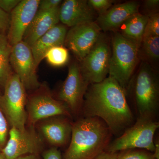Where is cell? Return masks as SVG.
<instances>
[{
	"label": "cell",
	"mask_w": 159,
	"mask_h": 159,
	"mask_svg": "<svg viewBox=\"0 0 159 159\" xmlns=\"http://www.w3.org/2000/svg\"><path fill=\"white\" fill-rule=\"evenodd\" d=\"M80 117L101 119L116 138L121 135L136 121L126 93L116 80L110 76L101 82L89 86Z\"/></svg>",
	"instance_id": "obj_1"
},
{
	"label": "cell",
	"mask_w": 159,
	"mask_h": 159,
	"mask_svg": "<svg viewBox=\"0 0 159 159\" xmlns=\"http://www.w3.org/2000/svg\"><path fill=\"white\" fill-rule=\"evenodd\" d=\"M113 136L101 119L79 117L73 122L70 141L62 159H95L105 151Z\"/></svg>",
	"instance_id": "obj_2"
},
{
	"label": "cell",
	"mask_w": 159,
	"mask_h": 159,
	"mask_svg": "<svg viewBox=\"0 0 159 159\" xmlns=\"http://www.w3.org/2000/svg\"><path fill=\"white\" fill-rule=\"evenodd\" d=\"M126 93L131 98L136 119L158 120L159 111V79L156 71L147 61H142L132 77Z\"/></svg>",
	"instance_id": "obj_3"
},
{
	"label": "cell",
	"mask_w": 159,
	"mask_h": 159,
	"mask_svg": "<svg viewBox=\"0 0 159 159\" xmlns=\"http://www.w3.org/2000/svg\"><path fill=\"white\" fill-rule=\"evenodd\" d=\"M111 48L108 76L116 80L126 93L139 61L140 47L119 32H115Z\"/></svg>",
	"instance_id": "obj_4"
},
{
	"label": "cell",
	"mask_w": 159,
	"mask_h": 159,
	"mask_svg": "<svg viewBox=\"0 0 159 159\" xmlns=\"http://www.w3.org/2000/svg\"><path fill=\"white\" fill-rule=\"evenodd\" d=\"M159 127L158 120L139 118L120 136L111 141L105 151L118 152L130 149L154 151V136Z\"/></svg>",
	"instance_id": "obj_5"
},
{
	"label": "cell",
	"mask_w": 159,
	"mask_h": 159,
	"mask_svg": "<svg viewBox=\"0 0 159 159\" xmlns=\"http://www.w3.org/2000/svg\"><path fill=\"white\" fill-rule=\"evenodd\" d=\"M0 96V110L11 127L23 129L27 123L26 90L19 77L13 73Z\"/></svg>",
	"instance_id": "obj_6"
},
{
	"label": "cell",
	"mask_w": 159,
	"mask_h": 159,
	"mask_svg": "<svg viewBox=\"0 0 159 159\" xmlns=\"http://www.w3.org/2000/svg\"><path fill=\"white\" fill-rule=\"evenodd\" d=\"M32 92L27 97L26 125L34 126L40 120L60 115L74 119L67 107L52 96L47 85L41 84L38 89Z\"/></svg>",
	"instance_id": "obj_7"
},
{
	"label": "cell",
	"mask_w": 159,
	"mask_h": 159,
	"mask_svg": "<svg viewBox=\"0 0 159 159\" xmlns=\"http://www.w3.org/2000/svg\"><path fill=\"white\" fill-rule=\"evenodd\" d=\"M110 44L101 34L93 48L79 64L80 72L89 84L98 83L107 77L111 55Z\"/></svg>",
	"instance_id": "obj_8"
},
{
	"label": "cell",
	"mask_w": 159,
	"mask_h": 159,
	"mask_svg": "<svg viewBox=\"0 0 159 159\" xmlns=\"http://www.w3.org/2000/svg\"><path fill=\"white\" fill-rule=\"evenodd\" d=\"M45 143L34 126L23 129L11 127L6 146L2 151L6 159H13L25 155H41Z\"/></svg>",
	"instance_id": "obj_9"
},
{
	"label": "cell",
	"mask_w": 159,
	"mask_h": 159,
	"mask_svg": "<svg viewBox=\"0 0 159 159\" xmlns=\"http://www.w3.org/2000/svg\"><path fill=\"white\" fill-rule=\"evenodd\" d=\"M89 85L83 77L79 63H72L56 99L67 107L73 119L80 116L84 95Z\"/></svg>",
	"instance_id": "obj_10"
},
{
	"label": "cell",
	"mask_w": 159,
	"mask_h": 159,
	"mask_svg": "<svg viewBox=\"0 0 159 159\" xmlns=\"http://www.w3.org/2000/svg\"><path fill=\"white\" fill-rule=\"evenodd\" d=\"M11 68L26 90L33 91L40 86L31 48L21 41L12 46L10 57Z\"/></svg>",
	"instance_id": "obj_11"
},
{
	"label": "cell",
	"mask_w": 159,
	"mask_h": 159,
	"mask_svg": "<svg viewBox=\"0 0 159 159\" xmlns=\"http://www.w3.org/2000/svg\"><path fill=\"white\" fill-rule=\"evenodd\" d=\"M73 122L70 117L60 115L40 120L34 127L45 144L59 149L69 145Z\"/></svg>",
	"instance_id": "obj_12"
},
{
	"label": "cell",
	"mask_w": 159,
	"mask_h": 159,
	"mask_svg": "<svg viewBox=\"0 0 159 159\" xmlns=\"http://www.w3.org/2000/svg\"><path fill=\"white\" fill-rule=\"evenodd\" d=\"M101 31L95 22L74 26L67 32L64 44L80 61L97 42Z\"/></svg>",
	"instance_id": "obj_13"
},
{
	"label": "cell",
	"mask_w": 159,
	"mask_h": 159,
	"mask_svg": "<svg viewBox=\"0 0 159 159\" xmlns=\"http://www.w3.org/2000/svg\"><path fill=\"white\" fill-rule=\"evenodd\" d=\"M39 0H23L10 14L7 38L13 46L22 41L24 34L38 10Z\"/></svg>",
	"instance_id": "obj_14"
},
{
	"label": "cell",
	"mask_w": 159,
	"mask_h": 159,
	"mask_svg": "<svg viewBox=\"0 0 159 159\" xmlns=\"http://www.w3.org/2000/svg\"><path fill=\"white\" fill-rule=\"evenodd\" d=\"M94 16V10L86 0H66L60 7V21L71 28L93 22Z\"/></svg>",
	"instance_id": "obj_15"
},
{
	"label": "cell",
	"mask_w": 159,
	"mask_h": 159,
	"mask_svg": "<svg viewBox=\"0 0 159 159\" xmlns=\"http://www.w3.org/2000/svg\"><path fill=\"white\" fill-rule=\"evenodd\" d=\"M139 3L134 1L118 4L99 15L96 23L101 30L115 31L132 16L138 13Z\"/></svg>",
	"instance_id": "obj_16"
},
{
	"label": "cell",
	"mask_w": 159,
	"mask_h": 159,
	"mask_svg": "<svg viewBox=\"0 0 159 159\" xmlns=\"http://www.w3.org/2000/svg\"><path fill=\"white\" fill-rule=\"evenodd\" d=\"M60 7L48 11L38 10L24 34L22 41L31 47L39 38L59 23Z\"/></svg>",
	"instance_id": "obj_17"
},
{
	"label": "cell",
	"mask_w": 159,
	"mask_h": 159,
	"mask_svg": "<svg viewBox=\"0 0 159 159\" xmlns=\"http://www.w3.org/2000/svg\"><path fill=\"white\" fill-rule=\"evenodd\" d=\"M67 32L65 25L57 24L39 38L30 47L36 67L44 59L46 54L50 49L64 44Z\"/></svg>",
	"instance_id": "obj_18"
},
{
	"label": "cell",
	"mask_w": 159,
	"mask_h": 159,
	"mask_svg": "<svg viewBox=\"0 0 159 159\" xmlns=\"http://www.w3.org/2000/svg\"><path fill=\"white\" fill-rule=\"evenodd\" d=\"M148 19V15L136 13L123 23L119 33L140 48Z\"/></svg>",
	"instance_id": "obj_19"
},
{
	"label": "cell",
	"mask_w": 159,
	"mask_h": 159,
	"mask_svg": "<svg viewBox=\"0 0 159 159\" xmlns=\"http://www.w3.org/2000/svg\"><path fill=\"white\" fill-rule=\"evenodd\" d=\"M11 49L7 36L0 34V88L3 89L13 74L10 61Z\"/></svg>",
	"instance_id": "obj_20"
},
{
	"label": "cell",
	"mask_w": 159,
	"mask_h": 159,
	"mask_svg": "<svg viewBox=\"0 0 159 159\" xmlns=\"http://www.w3.org/2000/svg\"><path fill=\"white\" fill-rule=\"evenodd\" d=\"M139 51H142L149 61H157L159 58V36L143 38Z\"/></svg>",
	"instance_id": "obj_21"
},
{
	"label": "cell",
	"mask_w": 159,
	"mask_h": 159,
	"mask_svg": "<svg viewBox=\"0 0 159 159\" xmlns=\"http://www.w3.org/2000/svg\"><path fill=\"white\" fill-rule=\"evenodd\" d=\"M45 58L51 66L55 67L62 66L68 61V51L63 46H56L47 52Z\"/></svg>",
	"instance_id": "obj_22"
},
{
	"label": "cell",
	"mask_w": 159,
	"mask_h": 159,
	"mask_svg": "<svg viewBox=\"0 0 159 159\" xmlns=\"http://www.w3.org/2000/svg\"><path fill=\"white\" fill-rule=\"evenodd\" d=\"M117 159H156L153 153L143 149H126L119 152Z\"/></svg>",
	"instance_id": "obj_23"
},
{
	"label": "cell",
	"mask_w": 159,
	"mask_h": 159,
	"mask_svg": "<svg viewBox=\"0 0 159 159\" xmlns=\"http://www.w3.org/2000/svg\"><path fill=\"white\" fill-rule=\"evenodd\" d=\"M148 16V20L145 27L143 38L159 36L158 12L152 13Z\"/></svg>",
	"instance_id": "obj_24"
},
{
	"label": "cell",
	"mask_w": 159,
	"mask_h": 159,
	"mask_svg": "<svg viewBox=\"0 0 159 159\" xmlns=\"http://www.w3.org/2000/svg\"><path fill=\"white\" fill-rule=\"evenodd\" d=\"M10 128L7 119L0 110V152H2L6 146Z\"/></svg>",
	"instance_id": "obj_25"
},
{
	"label": "cell",
	"mask_w": 159,
	"mask_h": 159,
	"mask_svg": "<svg viewBox=\"0 0 159 159\" xmlns=\"http://www.w3.org/2000/svg\"><path fill=\"white\" fill-rule=\"evenodd\" d=\"M89 6L93 10L99 13V15L104 13L110 9L114 1L111 0H89Z\"/></svg>",
	"instance_id": "obj_26"
},
{
	"label": "cell",
	"mask_w": 159,
	"mask_h": 159,
	"mask_svg": "<svg viewBox=\"0 0 159 159\" xmlns=\"http://www.w3.org/2000/svg\"><path fill=\"white\" fill-rule=\"evenodd\" d=\"M62 3L61 0H42L40 1L38 10L39 11H48L58 8Z\"/></svg>",
	"instance_id": "obj_27"
},
{
	"label": "cell",
	"mask_w": 159,
	"mask_h": 159,
	"mask_svg": "<svg viewBox=\"0 0 159 159\" xmlns=\"http://www.w3.org/2000/svg\"><path fill=\"white\" fill-rule=\"evenodd\" d=\"M42 159H62V154L58 148L50 147L45 149L41 155Z\"/></svg>",
	"instance_id": "obj_28"
},
{
	"label": "cell",
	"mask_w": 159,
	"mask_h": 159,
	"mask_svg": "<svg viewBox=\"0 0 159 159\" xmlns=\"http://www.w3.org/2000/svg\"><path fill=\"white\" fill-rule=\"evenodd\" d=\"M20 1V0H0V8L7 13H11Z\"/></svg>",
	"instance_id": "obj_29"
},
{
	"label": "cell",
	"mask_w": 159,
	"mask_h": 159,
	"mask_svg": "<svg viewBox=\"0 0 159 159\" xmlns=\"http://www.w3.org/2000/svg\"><path fill=\"white\" fill-rule=\"evenodd\" d=\"M10 23V14L0 8V34L9 29Z\"/></svg>",
	"instance_id": "obj_30"
},
{
	"label": "cell",
	"mask_w": 159,
	"mask_h": 159,
	"mask_svg": "<svg viewBox=\"0 0 159 159\" xmlns=\"http://www.w3.org/2000/svg\"><path fill=\"white\" fill-rule=\"evenodd\" d=\"M117 153L104 151L94 159H117Z\"/></svg>",
	"instance_id": "obj_31"
},
{
	"label": "cell",
	"mask_w": 159,
	"mask_h": 159,
	"mask_svg": "<svg viewBox=\"0 0 159 159\" xmlns=\"http://www.w3.org/2000/svg\"><path fill=\"white\" fill-rule=\"evenodd\" d=\"M159 0H146L145 2V6L146 9L154 10L158 7Z\"/></svg>",
	"instance_id": "obj_32"
},
{
	"label": "cell",
	"mask_w": 159,
	"mask_h": 159,
	"mask_svg": "<svg viewBox=\"0 0 159 159\" xmlns=\"http://www.w3.org/2000/svg\"><path fill=\"white\" fill-rule=\"evenodd\" d=\"M154 151L153 152L154 156L156 159H159V138L154 139Z\"/></svg>",
	"instance_id": "obj_33"
},
{
	"label": "cell",
	"mask_w": 159,
	"mask_h": 159,
	"mask_svg": "<svg viewBox=\"0 0 159 159\" xmlns=\"http://www.w3.org/2000/svg\"><path fill=\"white\" fill-rule=\"evenodd\" d=\"M13 159H42V158L40 155L29 154L21 156Z\"/></svg>",
	"instance_id": "obj_34"
},
{
	"label": "cell",
	"mask_w": 159,
	"mask_h": 159,
	"mask_svg": "<svg viewBox=\"0 0 159 159\" xmlns=\"http://www.w3.org/2000/svg\"><path fill=\"white\" fill-rule=\"evenodd\" d=\"M0 159H6V157L2 152H0Z\"/></svg>",
	"instance_id": "obj_35"
},
{
	"label": "cell",
	"mask_w": 159,
	"mask_h": 159,
	"mask_svg": "<svg viewBox=\"0 0 159 159\" xmlns=\"http://www.w3.org/2000/svg\"><path fill=\"white\" fill-rule=\"evenodd\" d=\"M1 94H1V93H0V96H1Z\"/></svg>",
	"instance_id": "obj_36"
}]
</instances>
